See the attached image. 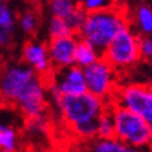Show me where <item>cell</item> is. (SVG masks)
<instances>
[{
  "mask_svg": "<svg viewBox=\"0 0 152 152\" xmlns=\"http://www.w3.org/2000/svg\"><path fill=\"white\" fill-rule=\"evenodd\" d=\"M127 27L129 23L124 13H120L113 7L101 11L87 13L78 34L83 39L89 42L99 53H102L116 34Z\"/></svg>",
  "mask_w": 152,
  "mask_h": 152,
  "instance_id": "6da1fadb",
  "label": "cell"
},
{
  "mask_svg": "<svg viewBox=\"0 0 152 152\" xmlns=\"http://www.w3.org/2000/svg\"><path fill=\"white\" fill-rule=\"evenodd\" d=\"M110 115L116 140L135 148H145L151 144L152 124L147 123L141 116L117 105H113Z\"/></svg>",
  "mask_w": 152,
  "mask_h": 152,
  "instance_id": "7a4b0ae2",
  "label": "cell"
},
{
  "mask_svg": "<svg viewBox=\"0 0 152 152\" xmlns=\"http://www.w3.org/2000/svg\"><path fill=\"white\" fill-rule=\"evenodd\" d=\"M57 107L70 126L96 120L106 109L103 99L89 92H83L80 95H64L61 96Z\"/></svg>",
  "mask_w": 152,
  "mask_h": 152,
  "instance_id": "3957f363",
  "label": "cell"
},
{
  "mask_svg": "<svg viewBox=\"0 0 152 152\" xmlns=\"http://www.w3.org/2000/svg\"><path fill=\"white\" fill-rule=\"evenodd\" d=\"M102 59L113 69H127L138 63L141 60L138 37L129 27L120 29L102 52Z\"/></svg>",
  "mask_w": 152,
  "mask_h": 152,
  "instance_id": "277c9868",
  "label": "cell"
},
{
  "mask_svg": "<svg viewBox=\"0 0 152 152\" xmlns=\"http://www.w3.org/2000/svg\"><path fill=\"white\" fill-rule=\"evenodd\" d=\"M113 105L121 106L135 115L141 116L152 124V89L147 84H130L116 91Z\"/></svg>",
  "mask_w": 152,
  "mask_h": 152,
  "instance_id": "5b68a950",
  "label": "cell"
},
{
  "mask_svg": "<svg viewBox=\"0 0 152 152\" xmlns=\"http://www.w3.org/2000/svg\"><path fill=\"white\" fill-rule=\"evenodd\" d=\"M87 92L106 99L115 94V69L105 59H99L83 69Z\"/></svg>",
  "mask_w": 152,
  "mask_h": 152,
  "instance_id": "8992f818",
  "label": "cell"
},
{
  "mask_svg": "<svg viewBox=\"0 0 152 152\" xmlns=\"http://www.w3.org/2000/svg\"><path fill=\"white\" fill-rule=\"evenodd\" d=\"M38 77L39 75L29 66H11L6 70L0 80V98L14 103L24 89Z\"/></svg>",
  "mask_w": 152,
  "mask_h": 152,
  "instance_id": "52a82bcc",
  "label": "cell"
},
{
  "mask_svg": "<svg viewBox=\"0 0 152 152\" xmlns=\"http://www.w3.org/2000/svg\"><path fill=\"white\" fill-rule=\"evenodd\" d=\"M23 112V115L29 120H39L46 109V88L41 75L29 84L24 92L14 102Z\"/></svg>",
  "mask_w": 152,
  "mask_h": 152,
  "instance_id": "ba28073f",
  "label": "cell"
},
{
  "mask_svg": "<svg viewBox=\"0 0 152 152\" xmlns=\"http://www.w3.org/2000/svg\"><path fill=\"white\" fill-rule=\"evenodd\" d=\"M78 38L74 35L63 38H52L48 46V56L55 69H64L74 64V52Z\"/></svg>",
  "mask_w": 152,
  "mask_h": 152,
  "instance_id": "9c48e42d",
  "label": "cell"
},
{
  "mask_svg": "<svg viewBox=\"0 0 152 152\" xmlns=\"http://www.w3.org/2000/svg\"><path fill=\"white\" fill-rule=\"evenodd\" d=\"M53 85L57 88V91L61 94V96H64V95H80L83 92H87L85 83H84L83 69L75 64L60 69Z\"/></svg>",
  "mask_w": 152,
  "mask_h": 152,
  "instance_id": "30bf717a",
  "label": "cell"
},
{
  "mask_svg": "<svg viewBox=\"0 0 152 152\" xmlns=\"http://www.w3.org/2000/svg\"><path fill=\"white\" fill-rule=\"evenodd\" d=\"M23 59L37 74L46 75L52 69L50 60L48 56V48L37 41L27 42L23 48Z\"/></svg>",
  "mask_w": 152,
  "mask_h": 152,
  "instance_id": "8fae6325",
  "label": "cell"
},
{
  "mask_svg": "<svg viewBox=\"0 0 152 152\" xmlns=\"http://www.w3.org/2000/svg\"><path fill=\"white\" fill-rule=\"evenodd\" d=\"M99 57H101V53L89 42H87L83 38H80L77 41V46L74 52V64L75 66L84 69L87 66L92 64L94 61H96Z\"/></svg>",
  "mask_w": 152,
  "mask_h": 152,
  "instance_id": "7c38bea8",
  "label": "cell"
},
{
  "mask_svg": "<svg viewBox=\"0 0 152 152\" xmlns=\"http://www.w3.org/2000/svg\"><path fill=\"white\" fill-rule=\"evenodd\" d=\"M96 137L101 140L115 138V126L110 109H105L96 119Z\"/></svg>",
  "mask_w": 152,
  "mask_h": 152,
  "instance_id": "4fadbf2b",
  "label": "cell"
},
{
  "mask_svg": "<svg viewBox=\"0 0 152 152\" xmlns=\"http://www.w3.org/2000/svg\"><path fill=\"white\" fill-rule=\"evenodd\" d=\"M17 145V131L10 126L0 123V152H15Z\"/></svg>",
  "mask_w": 152,
  "mask_h": 152,
  "instance_id": "5bb4252c",
  "label": "cell"
},
{
  "mask_svg": "<svg viewBox=\"0 0 152 152\" xmlns=\"http://www.w3.org/2000/svg\"><path fill=\"white\" fill-rule=\"evenodd\" d=\"M50 13L53 17L66 18L75 7H78L77 0H50Z\"/></svg>",
  "mask_w": 152,
  "mask_h": 152,
  "instance_id": "9a60e30c",
  "label": "cell"
},
{
  "mask_svg": "<svg viewBox=\"0 0 152 152\" xmlns=\"http://www.w3.org/2000/svg\"><path fill=\"white\" fill-rule=\"evenodd\" d=\"M49 35L50 38H63L74 35V32L71 31V28L69 27V24L66 23L64 18L52 17L50 23H49Z\"/></svg>",
  "mask_w": 152,
  "mask_h": 152,
  "instance_id": "2e32d148",
  "label": "cell"
},
{
  "mask_svg": "<svg viewBox=\"0 0 152 152\" xmlns=\"http://www.w3.org/2000/svg\"><path fill=\"white\" fill-rule=\"evenodd\" d=\"M137 23L144 35L152 32V10L148 6H141L137 10Z\"/></svg>",
  "mask_w": 152,
  "mask_h": 152,
  "instance_id": "e0dca14e",
  "label": "cell"
},
{
  "mask_svg": "<svg viewBox=\"0 0 152 152\" xmlns=\"http://www.w3.org/2000/svg\"><path fill=\"white\" fill-rule=\"evenodd\" d=\"M116 4V0H80L78 6L85 13H94L101 10L113 9Z\"/></svg>",
  "mask_w": 152,
  "mask_h": 152,
  "instance_id": "ac0fdd59",
  "label": "cell"
},
{
  "mask_svg": "<svg viewBox=\"0 0 152 152\" xmlns=\"http://www.w3.org/2000/svg\"><path fill=\"white\" fill-rule=\"evenodd\" d=\"M71 129L81 138L94 140L96 137V120H89V121H84L80 124H74L71 126Z\"/></svg>",
  "mask_w": 152,
  "mask_h": 152,
  "instance_id": "d6986e66",
  "label": "cell"
},
{
  "mask_svg": "<svg viewBox=\"0 0 152 152\" xmlns=\"http://www.w3.org/2000/svg\"><path fill=\"white\" fill-rule=\"evenodd\" d=\"M85 15H87V13L78 6V7H75L64 18L66 23L69 24V27L71 28V31L74 34H78V31L81 29V27H83V24H84V20H85Z\"/></svg>",
  "mask_w": 152,
  "mask_h": 152,
  "instance_id": "ffe728a7",
  "label": "cell"
},
{
  "mask_svg": "<svg viewBox=\"0 0 152 152\" xmlns=\"http://www.w3.org/2000/svg\"><path fill=\"white\" fill-rule=\"evenodd\" d=\"M20 27L25 34H34L38 27V20L37 15L32 11H27L21 15L20 18Z\"/></svg>",
  "mask_w": 152,
  "mask_h": 152,
  "instance_id": "44dd1931",
  "label": "cell"
},
{
  "mask_svg": "<svg viewBox=\"0 0 152 152\" xmlns=\"http://www.w3.org/2000/svg\"><path fill=\"white\" fill-rule=\"evenodd\" d=\"M14 23H15V18H14L13 11L10 10L9 6L0 3V27L13 29Z\"/></svg>",
  "mask_w": 152,
  "mask_h": 152,
  "instance_id": "7402d4cb",
  "label": "cell"
},
{
  "mask_svg": "<svg viewBox=\"0 0 152 152\" xmlns=\"http://www.w3.org/2000/svg\"><path fill=\"white\" fill-rule=\"evenodd\" d=\"M138 45H140V55L141 59H151L152 57V39L148 37L140 38L138 37Z\"/></svg>",
  "mask_w": 152,
  "mask_h": 152,
  "instance_id": "603a6c76",
  "label": "cell"
},
{
  "mask_svg": "<svg viewBox=\"0 0 152 152\" xmlns=\"http://www.w3.org/2000/svg\"><path fill=\"white\" fill-rule=\"evenodd\" d=\"M13 29L0 27V46L1 48H9L13 43Z\"/></svg>",
  "mask_w": 152,
  "mask_h": 152,
  "instance_id": "cb8c5ba5",
  "label": "cell"
},
{
  "mask_svg": "<svg viewBox=\"0 0 152 152\" xmlns=\"http://www.w3.org/2000/svg\"><path fill=\"white\" fill-rule=\"evenodd\" d=\"M0 3H3V0H0Z\"/></svg>",
  "mask_w": 152,
  "mask_h": 152,
  "instance_id": "d4e9b609",
  "label": "cell"
}]
</instances>
